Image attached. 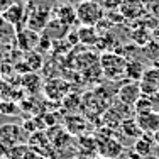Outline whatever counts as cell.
<instances>
[{"mask_svg":"<svg viewBox=\"0 0 159 159\" xmlns=\"http://www.w3.org/2000/svg\"><path fill=\"white\" fill-rule=\"evenodd\" d=\"M135 120H137L139 127H141L144 134L154 135L159 132V113L147 112V113H142V115H135Z\"/></svg>","mask_w":159,"mask_h":159,"instance_id":"obj_13","label":"cell"},{"mask_svg":"<svg viewBox=\"0 0 159 159\" xmlns=\"http://www.w3.org/2000/svg\"><path fill=\"white\" fill-rule=\"evenodd\" d=\"M24 63L29 68V71H36L43 66V56L36 51H27L24 56Z\"/></svg>","mask_w":159,"mask_h":159,"instance_id":"obj_24","label":"cell"},{"mask_svg":"<svg viewBox=\"0 0 159 159\" xmlns=\"http://www.w3.org/2000/svg\"><path fill=\"white\" fill-rule=\"evenodd\" d=\"M49 12L51 10H46V9H36V10H29L27 12V24L29 29L36 32H44L46 25L49 24Z\"/></svg>","mask_w":159,"mask_h":159,"instance_id":"obj_9","label":"cell"},{"mask_svg":"<svg viewBox=\"0 0 159 159\" xmlns=\"http://www.w3.org/2000/svg\"><path fill=\"white\" fill-rule=\"evenodd\" d=\"M78 157L83 159H93L98 157V142L92 135H81L78 139V147H76Z\"/></svg>","mask_w":159,"mask_h":159,"instance_id":"obj_11","label":"cell"},{"mask_svg":"<svg viewBox=\"0 0 159 159\" xmlns=\"http://www.w3.org/2000/svg\"><path fill=\"white\" fill-rule=\"evenodd\" d=\"M29 147L36 152L43 154L44 157L51 156L52 151H54V146L49 141L48 134H43V132H34V134L29 137Z\"/></svg>","mask_w":159,"mask_h":159,"instance_id":"obj_10","label":"cell"},{"mask_svg":"<svg viewBox=\"0 0 159 159\" xmlns=\"http://www.w3.org/2000/svg\"><path fill=\"white\" fill-rule=\"evenodd\" d=\"M139 83H141L142 95H146V97L159 92V68L146 70V73H144V76Z\"/></svg>","mask_w":159,"mask_h":159,"instance_id":"obj_12","label":"cell"},{"mask_svg":"<svg viewBox=\"0 0 159 159\" xmlns=\"http://www.w3.org/2000/svg\"><path fill=\"white\" fill-rule=\"evenodd\" d=\"M147 112H152V108H151V102H149V97L142 95L141 100L134 105V113L135 115H142V113H147Z\"/></svg>","mask_w":159,"mask_h":159,"instance_id":"obj_25","label":"cell"},{"mask_svg":"<svg viewBox=\"0 0 159 159\" xmlns=\"http://www.w3.org/2000/svg\"><path fill=\"white\" fill-rule=\"evenodd\" d=\"M142 2L147 14H152V16L159 17V0H142Z\"/></svg>","mask_w":159,"mask_h":159,"instance_id":"obj_28","label":"cell"},{"mask_svg":"<svg viewBox=\"0 0 159 159\" xmlns=\"http://www.w3.org/2000/svg\"><path fill=\"white\" fill-rule=\"evenodd\" d=\"M31 147H29V144H17V146L10 147L9 151H7V159H27V156L31 154Z\"/></svg>","mask_w":159,"mask_h":159,"instance_id":"obj_23","label":"cell"},{"mask_svg":"<svg viewBox=\"0 0 159 159\" xmlns=\"http://www.w3.org/2000/svg\"><path fill=\"white\" fill-rule=\"evenodd\" d=\"M119 12L124 16L125 20L137 22L147 14L142 0H122L119 7Z\"/></svg>","mask_w":159,"mask_h":159,"instance_id":"obj_6","label":"cell"},{"mask_svg":"<svg viewBox=\"0 0 159 159\" xmlns=\"http://www.w3.org/2000/svg\"><path fill=\"white\" fill-rule=\"evenodd\" d=\"M52 12H54V19H58L59 22H63V24L68 25V27L78 24L76 7L70 5V3H61V5L54 7V9H52Z\"/></svg>","mask_w":159,"mask_h":159,"instance_id":"obj_14","label":"cell"},{"mask_svg":"<svg viewBox=\"0 0 159 159\" xmlns=\"http://www.w3.org/2000/svg\"><path fill=\"white\" fill-rule=\"evenodd\" d=\"M105 17V9L97 0H81L76 5V19L80 25H97Z\"/></svg>","mask_w":159,"mask_h":159,"instance_id":"obj_2","label":"cell"},{"mask_svg":"<svg viewBox=\"0 0 159 159\" xmlns=\"http://www.w3.org/2000/svg\"><path fill=\"white\" fill-rule=\"evenodd\" d=\"M2 29H3V27H2ZM2 29H0V41L3 39V34H2Z\"/></svg>","mask_w":159,"mask_h":159,"instance_id":"obj_33","label":"cell"},{"mask_svg":"<svg viewBox=\"0 0 159 159\" xmlns=\"http://www.w3.org/2000/svg\"><path fill=\"white\" fill-rule=\"evenodd\" d=\"M98 142V156L107 157V159H119L124 154V146L113 137L112 134H107L105 137L95 135Z\"/></svg>","mask_w":159,"mask_h":159,"instance_id":"obj_4","label":"cell"},{"mask_svg":"<svg viewBox=\"0 0 159 159\" xmlns=\"http://www.w3.org/2000/svg\"><path fill=\"white\" fill-rule=\"evenodd\" d=\"M27 159H46L43 156V154H39V152H36V151H31V154L27 156Z\"/></svg>","mask_w":159,"mask_h":159,"instance_id":"obj_31","label":"cell"},{"mask_svg":"<svg viewBox=\"0 0 159 159\" xmlns=\"http://www.w3.org/2000/svg\"><path fill=\"white\" fill-rule=\"evenodd\" d=\"M22 132L24 129L17 124H3L0 125V154H7L10 147L22 142Z\"/></svg>","mask_w":159,"mask_h":159,"instance_id":"obj_3","label":"cell"},{"mask_svg":"<svg viewBox=\"0 0 159 159\" xmlns=\"http://www.w3.org/2000/svg\"><path fill=\"white\" fill-rule=\"evenodd\" d=\"M149 102H151V108H152V112L159 113V92L149 95Z\"/></svg>","mask_w":159,"mask_h":159,"instance_id":"obj_29","label":"cell"},{"mask_svg":"<svg viewBox=\"0 0 159 159\" xmlns=\"http://www.w3.org/2000/svg\"><path fill=\"white\" fill-rule=\"evenodd\" d=\"M25 7L20 5V3H12L5 12H2L3 20L5 24H9L10 27H16V31H20V25L27 20V14H25Z\"/></svg>","mask_w":159,"mask_h":159,"instance_id":"obj_7","label":"cell"},{"mask_svg":"<svg viewBox=\"0 0 159 159\" xmlns=\"http://www.w3.org/2000/svg\"><path fill=\"white\" fill-rule=\"evenodd\" d=\"M19 107L16 105V102L12 100H3L0 102V112L5 113V115H14V113H17Z\"/></svg>","mask_w":159,"mask_h":159,"instance_id":"obj_26","label":"cell"},{"mask_svg":"<svg viewBox=\"0 0 159 159\" xmlns=\"http://www.w3.org/2000/svg\"><path fill=\"white\" fill-rule=\"evenodd\" d=\"M76 32H78L80 43L88 44V46H92V44L97 46L98 39H100V34H98V31L95 29V25H81Z\"/></svg>","mask_w":159,"mask_h":159,"instance_id":"obj_19","label":"cell"},{"mask_svg":"<svg viewBox=\"0 0 159 159\" xmlns=\"http://www.w3.org/2000/svg\"><path fill=\"white\" fill-rule=\"evenodd\" d=\"M120 130H122V134H125L127 137H132V139H135V141L144 135V132L141 130L137 120L132 119V117H127V119L120 124Z\"/></svg>","mask_w":159,"mask_h":159,"instance_id":"obj_21","label":"cell"},{"mask_svg":"<svg viewBox=\"0 0 159 159\" xmlns=\"http://www.w3.org/2000/svg\"><path fill=\"white\" fill-rule=\"evenodd\" d=\"M127 59L120 52L105 51L100 54V68L103 71V76L110 81H115L120 76H125Z\"/></svg>","mask_w":159,"mask_h":159,"instance_id":"obj_1","label":"cell"},{"mask_svg":"<svg viewBox=\"0 0 159 159\" xmlns=\"http://www.w3.org/2000/svg\"><path fill=\"white\" fill-rule=\"evenodd\" d=\"M20 83H22V86H24L29 93H36L37 90L41 88V78L37 76V75H34L32 71H31V73H25L24 76H22Z\"/></svg>","mask_w":159,"mask_h":159,"instance_id":"obj_22","label":"cell"},{"mask_svg":"<svg viewBox=\"0 0 159 159\" xmlns=\"http://www.w3.org/2000/svg\"><path fill=\"white\" fill-rule=\"evenodd\" d=\"M68 90H70V85H68L64 80L51 78V80H48L46 85H44V95H46L49 100H63V98L68 95Z\"/></svg>","mask_w":159,"mask_h":159,"instance_id":"obj_8","label":"cell"},{"mask_svg":"<svg viewBox=\"0 0 159 159\" xmlns=\"http://www.w3.org/2000/svg\"><path fill=\"white\" fill-rule=\"evenodd\" d=\"M95 159H107V157H100V156H98V157H95Z\"/></svg>","mask_w":159,"mask_h":159,"instance_id":"obj_34","label":"cell"},{"mask_svg":"<svg viewBox=\"0 0 159 159\" xmlns=\"http://www.w3.org/2000/svg\"><path fill=\"white\" fill-rule=\"evenodd\" d=\"M68 29H70V27H68V25H64L63 22H59L58 19H52V20H49V24L46 25L44 34H46L49 39L58 41V39H63V37L66 36Z\"/></svg>","mask_w":159,"mask_h":159,"instance_id":"obj_18","label":"cell"},{"mask_svg":"<svg viewBox=\"0 0 159 159\" xmlns=\"http://www.w3.org/2000/svg\"><path fill=\"white\" fill-rule=\"evenodd\" d=\"M142 97V90H141V83L139 81H127L122 86H119L117 90V98L119 102L129 105V107H134Z\"/></svg>","mask_w":159,"mask_h":159,"instance_id":"obj_5","label":"cell"},{"mask_svg":"<svg viewBox=\"0 0 159 159\" xmlns=\"http://www.w3.org/2000/svg\"><path fill=\"white\" fill-rule=\"evenodd\" d=\"M36 9L51 10V0H29L27 2V10H36Z\"/></svg>","mask_w":159,"mask_h":159,"instance_id":"obj_27","label":"cell"},{"mask_svg":"<svg viewBox=\"0 0 159 159\" xmlns=\"http://www.w3.org/2000/svg\"><path fill=\"white\" fill-rule=\"evenodd\" d=\"M39 32L32 31V29H24V31H19L17 32V44L19 48L22 49V51H34V48H37V44H39Z\"/></svg>","mask_w":159,"mask_h":159,"instance_id":"obj_15","label":"cell"},{"mask_svg":"<svg viewBox=\"0 0 159 159\" xmlns=\"http://www.w3.org/2000/svg\"><path fill=\"white\" fill-rule=\"evenodd\" d=\"M76 159H83V157H76Z\"/></svg>","mask_w":159,"mask_h":159,"instance_id":"obj_35","label":"cell"},{"mask_svg":"<svg viewBox=\"0 0 159 159\" xmlns=\"http://www.w3.org/2000/svg\"><path fill=\"white\" fill-rule=\"evenodd\" d=\"M154 147H156V139H154V135H149V134H144L142 137H139L134 144V151L139 156H142L144 159L152 156Z\"/></svg>","mask_w":159,"mask_h":159,"instance_id":"obj_16","label":"cell"},{"mask_svg":"<svg viewBox=\"0 0 159 159\" xmlns=\"http://www.w3.org/2000/svg\"><path fill=\"white\" fill-rule=\"evenodd\" d=\"M12 3H14L12 0H0V12H5Z\"/></svg>","mask_w":159,"mask_h":159,"instance_id":"obj_30","label":"cell"},{"mask_svg":"<svg viewBox=\"0 0 159 159\" xmlns=\"http://www.w3.org/2000/svg\"><path fill=\"white\" fill-rule=\"evenodd\" d=\"M3 25H7V24H5V20H3V16H2V12H0V29H2Z\"/></svg>","mask_w":159,"mask_h":159,"instance_id":"obj_32","label":"cell"},{"mask_svg":"<svg viewBox=\"0 0 159 159\" xmlns=\"http://www.w3.org/2000/svg\"><path fill=\"white\" fill-rule=\"evenodd\" d=\"M130 39L134 41L137 46L144 48L146 44H149L152 41V32L149 31V27L142 25L141 22H135V25L130 29Z\"/></svg>","mask_w":159,"mask_h":159,"instance_id":"obj_17","label":"cell"},{"mask_svg":"<svg viewBox=\"0 0 159 159\" xmlns=\"http://www.w3.org/2000/svg\"><path fill=\"white\" fill-rule=\"evenodd\" d=\"M144 73H146V68L141 61L134 59V61H127L125 66V78L129 81H141Z\"/></svg>","mask_w":159,"mask_h":159,"instance_id":"obj_20","label":"cell"}]
</instances>
